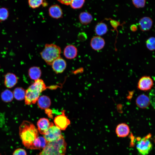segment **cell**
I'll list each match as a JSON object with an SVG mask.
<instances>
[{"label": "cell", "instance_id": "1", "mask_svg": "<svg viewBox=\"0 0 155 155\" xmlns=\"http://www.w3.org/2000/svg\"><path fill=\"white\" fill-rule=\"evenodd\" d=\"M19 134L22 142L27 149H30L33 142L38 136L37 129L31 122L23 121L19 128Z\"/></svg>", "mask_w": 155, "mask_h": 155}, {"label": "cell", "instance_id": "2", "mask_svg": "<svg viewBox=\"0 0 155 155\" xmlns=\"http://www.w3.org/2000/svg\"><path fill=\"white\" fill-rule=\"evenodd\" d=\"M46 87L43 81L40 79L35 80L26 90L25 102L26 105L35 104L41 93L46 89Z\"/></svg>", "mask_w": 155, "mask_h": 155}, {"label": "cell", "instance_id": "3", "mask_svg": "<svg viewBox=\"0 0 155 155\" xmlns=\"http://www.w3.org/2000/svg\"><path fill=\"white\" fill-rule=\"evenodd\" d=\"M66 147L67 143L63 136L56 141L47 142L38 155H65Z\"/></svg>", "mask_w": 155, "mask_h": 155}, {"label": "cell", "instance_id": "4", "mask_svg": "<svg viewBox=\"0 0 155 155\" xmlns=\"http://www.w3.org/2000/svg\"><path fill=\"white\" fill-rule=\"evenodd\" d=\"M61 53V49L59 46L53 44H46L40 54L46 63L51 65L55 60L60 57Z\"/></svg>", "mask_w": 155, "mask_h": 155}, {"label": "cell", "instance_id": "5", "mask_svg": "<svg viewBox=\"0 0 155 155\" xmlns=\"http://www.w3.org/2000/svg\"><path fill=\"white\" fill-rule=\"evenodd\" d=\"M151 137V134L149 133L137 142L136 148L141 155H147L152 150V145L150 140Z\"/></svg>", "mask_w": 155, "mask_h": 155}, {"label": "cell", "instance_id": "6", "mask_svg": "<svg viewBox=\"0 0 155 155\" xmlns=\"http://www.w3.org/2000/svg\"><path fill=\"white\" fill-rule=\"evenodd\" d=\"M62 136L61 130L52 123L46 131L44 137L48 142L56 141Z\"/></svg>", "mask_w": 155, "mask_h": 155}, {"label": "cell", "instance_id": "7", "mask_svg": "<svg viewBox=\"0 0 155 155\" xmlns=\"http://www.w3.org/2000/svg\"><path fill=\"white\" fill-rule=\"evenodd\" d=\"M64 110L62 111V114L56 117L54 119L55 126L60 130H65L70 124L69 120L65 115Z\"/></svg>", "mask_w": 155, "mask_h": 155}, {"label": "cell", "instance_id": "8", "mask_svg": "<svg viewBox=\"0 0 155 155\" xmlns=\"http://www.w3.org/2000/svg\"><path fill=\"white\" fill-rule=\"evenodd\" d=\"M51 65L53 70L57 73H62L65 69L67 63L65 61L60 57L55 60Z\"/></svg>", "mask_w": 155, "mask_h": 155}, {"label": "cell", "instance_id": "9", "mask_svg": "<svg viewBox=\"0 0 155 155\" xmlns=\"http://www.w3.org/2000/svg\"><path fill=\"white\" fill-rule=\"evenodd\" d=\"M153 85V81L149 76H144L140 78L138 81L137 87L141 90L146 91L150 89Z\"/></svg>", "mask_w": 155, "mask_h": 155}, {"label": "cell", "instance_id": "10", "mask_svg": "<svg viewBox=\"0 0 155 155\" xmlns=\"http://www.w3.org/2000/svg\"><path fill=\"white\" fill-rule=\"evenodd\" d=\"M105 44L104 39L101 36H98L92 37L90 42L91 47L95 51L101 50L104 47Z\"/></svg>", "mask_w": 155, "mask_h": 155}, {"label": "cell", "instance_id": "11", "mask_svg": "<svg viewBox=\"0 0 155 155\" xmlns=\"http://www.w3.org/2000/svg\"><path fill=\"white\" fill-rule=\"evenodd\" d=\"M63 55L65 57L69 59H74L78 54V50L74 45L72 44L68 45L64 48Z\"/></svg>", "mask_w": 155, "mask_h": 155}, {"label": "cell", "instance_id": "12", "mask_svg": "<svg viewBox=\"0 0 155 155\" xmlns=\"http://www.w3.org/2000/svg\"><path fill=\"white\" fill-rule=\"evenodd\" d=\"M53 123L50 122L47 119L43 118L40 119L37 122L38 130L39 133L44 135Z\"/></svg>", "mask_w": 155, "mask_h": 155}, {"label": "cell", "instance_id": "13", "mask_svg": "<svg viewBox=\"0 0 155 155\" xmlns=\"http://www.w3.org/2000/svg\"><path fill=\"white\" fill-rule=\"evenodd\" d=\"M49 14L51 18L58 19L62 17L63 12L61 7L58 5L55 4L51 6L48 9Z\"/></svg>", "mask_w": 155, "mask_h": 155}, {"label": "cell", "instance_id": "14", "mask_svg": "<svg viewBox=\"0 0 155 155\" xmlns=\"http://www.w3.org/2000/svg\"><path fill=\"white\" fill-rule=\"evenodd\" d=\"M130 129L129 126L126 123H122L119 124L117 126L115 132L118 136L119 137H124L129 134Z\"/></svg>", "mask_w": 155, "mask_h": 155}, {"label": "cell", "instance_id": "15", "mask_svg": "<svg viewBox=\"0 0 155 155\" xmlns=\"http://www.w3.org/2000/svg\"><path fill=\"white\" fill-rule=\"evenodd\" d=\"M4 84L6 87L11 88L15 86L17 82L18 78L14 73H8L4 76Z\"/></svg>", "mask_w": 155, "mask_h": 155}, {"label": "cell", "instance_id": "16", "mask_svg": "<svg viewBox=\"0 0 155 155\" xmlns=\"http://www.w3.org/2000/svg\"><path fill=\"white\" fill-rule=\"evenodd\" d=\"M153 21L149 17H144L141 18L139 21V25L140 29L146 31L150 29L152 26Z\"/></svg>", "mask_w": 155, "mask_h": 155}, {"label": "cell", "instance_id": "17", "mask_svg": "<svg viewBox=\"0 0 155 155\" xmlns=\"http://www.w3.org/2000/svg\"><path fill=\"white\" fill-rule=\"evenodd\" d=\"M150 103L149 98L145 94H141L139 96L136 100V103L137 106L142 108H147Z\"/></svg>", "mask_w": 155, "mask_h": 155}, {"label": "cell", "instance_id": "18", "mask_svg": "<svg viewBox=\"0 0 155 155\" xmlns=\"http://www.w3.org/2000/svg\"><path fill=\"white\" fill-rule=\"evenodd\" d=\"M47 143V142L44 137L38 136L34 141L30 149H43Z\"/></svg>", "mask_w": 155, "mask_h": 155}, {"label": "cell", "instance_id": "19", "mask_svg": "<svg viewBox=\"0 0 155 155\" xmlns=\"http://www.w3.org/2000/svg\"><path fill=\"white\" fill-rule=\"evenodd\" d=\"M37 101L38 107L42 109L48 108L51 104V99L46 96L42 95L39 97Z\"/></svg>", "mask_w": 155, "mask_h": 155}, {"label": "cell", "instance_id": "20", "mask_svg": "<svg viewBox=\"0 0 155 155\" xmlns=\"http://www.w3.org/2000/svg\"><path fill=\"white\" fill-rule=\"evenodd\" d=\"M40 68L37 66H33L28 70V75L30 78L34 81L39 79L41 75Z\"/></svg>", "mask_w": 155, "mask_h": 155}, {"label": "cell", "instance_id": "21", "mask_svg": "<svg viewBox=\"0 0 155 155\" xmlns=\"http://www.w3.org/2000/svg\"><path fill=\"white\" fill-rule=\"evenodd\" d=\"M79 19L82 24L86 25L92 22L93 17L90 13L88 12L84 11L81 12L79 15Z\"/></svg>", "mask_w": 155, "mask_h": 155}, {"label": "cell", "instance_id": "22", "mask_svg": "<svg viewBox=\"0 0 155 155\" xmlns=\"http://www.w3.org/2000/svg\"><path fill=\"white\" fill-rule=\"evenodd\" d=\"M94 31L95 33L98 36H102L107 32V26L106 24L104 22H99L96 26Z\"/></svg>", "mask_w": 155, "mask_h": 155}, {"label": "cell", "instance_id": "23", "mask_svg": "<svg viewBox=\"0 0 155 155\" xmlns=\"http://www.w3.org/2000/svg\"><path fill=\"white\" fill-rule=\"evenodd\" d=\"M26 91L21 87L16 88L13 91V95L17 100H23L25 97Z\"/></svg>", "mask_w": 155, "mask_h": 155}, {"label": "cell", "instance_id": "24", "mask_svg": "<svg viewBox=\"0 0 155 155\" xmlns=\"http://www.w3.org/2000/svg\"><path fill=\"white\" fill-rule=\"evenodd\" d=\"M2 100L5 102H11L13 98V93L9 90H6L3 91L1 94Z\"/></svg>", "mask_w": 155, "mask_h": 155}, {"label": "cell", "instance_id": "25", "mask_svg": "<svg viewBox=\"0 0 155 155\" xmlns=\"http://www.w3.org/2000/svg\"><path fill=\"white\" fill-rule=\"evenodd\" d=\"M85 0H72L70 5L71 8L74 9L81 8L83 6Z\"/></svg>", "mask_w": 155, "mask_h": 155}, {"label": "cell", "instance_id": "26", "mask_svg": "<svg viewBox=\"0 0 155 155\" xmlns=\"http://www.w3.org/2000/svg\"><path fill=\"white\" fill-rule=\"evenodd\" d=\"M9 15V11L7 8L4 7L0 8V22L7 20Z\"/></svg>", "mask_w": 155, "mask_h": 155}, {"label": "cell", "instance_id": "27", "mask_svg": "<svg viewBox=\"0 0 155 155\" xmlns=\"http://www.w3.org/2000/svg\"><path fill=\"white\" fill-rule=\"evenodd\" d=\"M44 0H28V3L30 7L32 9H35L39 7L43 3Z\"/></svg>", "mask_w": 155, "mask_h": 155}, {"label": "cell", "instance_id": "28", "mask_svg": "<svg viewBox=\"0 0 155 155\" xmlns=\"http://www.w3.org/2000/svg\"><path fill=\"white\" fill-rule=\"evenodd\" d=\"M146 46L150 50H155V38L151 37L149 38L146 42Z\"/></svg>", "mask_w": 155, "mask_h": 155}, {"label": "cell", "instance_id": "29", "mask_svg": "<svg viewBox=\"0 0 155 155\" xmlns=\"http://www.w3.org/2000/svg\"><path fill=\"white\" fill-rule=\"evenodd\" d=\"M134 6L137 8H143L145 5L146 0H132Z\"/></svg>", "mask_w": 155, "mask_h": 155}, {"label": "cell", "instance_id": "30", "mask_svg": "<svg viewBox=\"0 0 155 155\" xmlns=\"http://www.w3.org/2000/svg\"><path fill=\"white\" fill-rule=\"evenodd\" d=\"M150 102L155 108V89L152 90L149 94Z\"/></svg>", "mask_w": 155, "mask_h": 155}, {"label": "cell", "instance_id": "31", "mask_svg": "<svg viewBox=\"0 0 155 155\" xmlns=\"http://www.w3.org/2000/svg\"><path fill=\"white\" fill-rule=\"evenodd\" d=\"M13 155H27V154L25 150L19 148L16 149L14 151Z\"/></svg>", "mask_w": 155, "mask_h": 155}, {"label": "cell", "instance_id": "32", "mask_svg": "<svg viewBox=\"0 0 155 155\" xmlns=\"http://www.w3.org/2000/svg\"><path fill=\"white\" fill-rule=\"evenodd\" d=\"M60 3L65 5H70L72 0H57Z\"/></svg>", "mask_w": 155, "mask_h": 155}, {"label": "cell", "instance_id": "33", "mask_svg": "<svg viewBox=\"0 0 155 155\" xmlns=\"http://www.w3.org/2000/svg\"><path fill=\"white\" fill-rule=\"evenodd\" d=\"M46 113L47 114L48 116L50 118H53V115H52V111L51 110L49 109H47L45 110Z\"/></svg>", "mask_w": 155, "mask_h": 155}, {"label": "cell", "instance_id": "34", "mask_svg": "<svg viewBox=\"0 0 155 155\" xmlns=\"http://www.w3.org/2000/svg\"><path fill=\"white\" fill-rule=\"evenodd\" d=\"M137 29L136 26L135 25H133L131 27V29L133 31H136Z\"/></svg>", "mask_w": 155, "mask_h": 155}, {"label": "cell", "instance_id": "35", "mask_svg": "<svg viewBox=\"0 0 155 155\" xmlns=\"http://www.w3.org/2000/svg\"></svg>", "mask_w": 155, "mask_h": 155}]
</instances>
